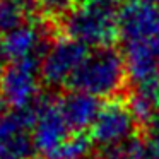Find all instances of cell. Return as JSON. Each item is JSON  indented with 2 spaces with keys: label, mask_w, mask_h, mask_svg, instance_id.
Returning <instances> with one entry per match:
<instances>
[{
  "label": "cell",
  "mask_w": 159,
  "mask_h": 159,
  "mask_svg": "<svg viewBox=\"0 0 159 159\" xmlns=\"http://www.w3.org/2000/svg\"><path fill=\"white\" fill-rule=\"evenodd\" d=\"M34 108L36 121L33 127V140L38 154L48 159L74 132L60 111L58 99L41 94L34 101Z\"/></svg>",
  "instance_id": "obj_6"
},
{
  "label": "cell",
  "mask_w": 159,
  "mask_h": 159,
  "mask_svg": "<svg viewBox=\"0 0 159 159\" xmlns=\"http://www.w3.org/2000/svg\"><path fill=\"white\" fill-rule=\"evenodd\" d=\"M127 2H132V4H152V5H159V0H125Z\"/></svg>",
  "instance_id": "obj_17"
},
{
  "label": "cell",
  "mask_w": 159,
  "mask_h": 159,
  "mask_svg": "<svg viewBox=\"0 0 159 159\" xmlns=\"http://www.w3.org/2000/svg\"><path fill=\"white\" fill-rule=\"evenodd\" d=\"M55 41L48 21L33 19L2 39V55L11 62L36 60L41 63L46 50Z\"/></svg>",
  "instance_id": "obj_7"
},
{
  "label": "cell",
  "mask_w": 159,
  "mask_h": 159,
  "mask_svg": "<svg viewBox=\"0 0 159 159\" xmlns=\"http://www.w3.org/2000/svg\"><path fill=\"white\" fill-rule=\"evenodd\" d=\"M128 86L123 53L116 46L91 50L69 82V89L82 91L99 99L106 98L110 101L127 93Z\"/></svg>",
  "instance_id": "obj_2"
},
{
  "label": "cell",
  "mask_w": 159,
  "mask_h": 159,
  "mask_svg": "<svg viewBox=\"0 0 159 159\" xmlns=\"http://www.w3.org/2000/svg\"><path fill=\"white\" fill-rule=\"evenodd\" d=\"M36 121L34 103L16 108L0 118V159H36L33 127Z\"/></svg>",
  "instance_id": "obj_4"
},
{
  "label": "cell",
  "mask_w": 159,
  "mask_h": 159,
  "mask_svg": "<svg viewBox=\"0 0 159 159\" xmlns=\"http://www.w3.org/2000/svg\"><path fill=\"white\" fill-rule=\"evenodd\" d=\"M121 0H86L62 16L58 28L63 36L87 48H106L120 41Z\"/></svg>",
  "instance_id": "obj_1"
},
{
  "label": "cell",
  "mask_w": 159,
  "mask_h": 159,
  "mask_svg": "<svg viewBox=\"0 0 159 159\" xmlns=\"http://www.w3.org/2000/svg\"><path fill=\"white\" fill-rule=\"evenodd\" d=\"M4 69H5V67L2 65V62H0V80H2V74H4Z\"/></svg>",
  "instance_id": "obj_19"
},
{
  "label": "cell",
  "mask_w": 159,
  "mask_h": 159,
  "mask_svg": "<svg viewBox=\"0 0 159 159\" xmlns=\"http://www.w3.org/2000/svg\"><path fill=\"white\" fill-rule=\"evenodd\" d=\"M74 2H77V4H79V2H86V0H74Z\"/></svg>",
  "instance_id": "obj_20"
},
{
  "label": "cell",
  "mask_w": 159,
  "mask_h": 159,
  "mask_svg": "<svg viewBox=\"0 0 159 159\" xmlns=\"http://www.w3.org/2000/svg\"><path fill=\"white\" fill-rule=\"evenodd\" d=\"M58 106L72 132H86L94 125L101 108V99L82 91L69 89L58 98Z\"/></svg>",
  "instance_id": "obj_11"
},
{
  "label": "cell",
  "mask_w": 159,
  "mask_h": 159,
  "mask_svg": "<svg viewBox=\"0 0 159 159\" xmlns=\"http://www.w3.org/2000/svg\"><path fill=\"white\" fill-rule=\"evenodd\" d=\"M0 55H2V41H0Z\"/></svg>",
  "instance_id": "obj_21"
},
{
  "label": "cell",
  "mask_w": 159,
  "mask_h": 159,
  "mask_svg": "<svg viewBox=\"0 0 159 159\" xmlns=\"http://www.w3.org/2000/svg\"><path fill=\"white\" fill-rule=\"evenodd\" d=\"M38 9L36 0H0V34L5 36L28 24Z\"/></svg>",
  "instance_id": "obj_12"
},
{
  "label": "cell",
  "mask_w": 159,
  "mask_h": 159,
  "mask_svg": "<svg viewBox=\"0 0 159 159\" xmlns=\"http://www.w3.org/2000/svg\"><path fill=\"white\" fill-rule=\"evenodd\" d=\"M151 128L154 132H159V106H157V111H156V116H154V120H152V125H151Z\"/></svg>",
  "instance_id": "obj_18"
},
{
  "label": "cell",
  "mask_w": 159,
  "mask_h": 159,
  "mask_svg": "<svg viewBox=\"0 0 159 159\" xmlns=\"http://www.w3.org/2000/svg\"><path fill=\"white\" fill-rule=\"evenodd\" d=\"M89 52L87 46L67 36L55 39L46 50L39 65L41 82L52 89L69 86L70 79L79 70Z\"/></svg>",
  "instance_id": "obj_5"
},
{
  "label": "cell",
  "mask_w": 159,
  "mask_h": 159,
  "mask_svg": "<svg viewBox=\"0 0 159 159\" xmlns=\"http://www.w3.org/2000/svg\"><path fill=\"white\" fill-rule=\"evenodd\" d=\"M9 111H11V106H9V103L5 101V98L0 94V118L4 116V115H7Z\"/></svg>",
  "instance_id": "obj_16"
},
{
  "label": "cell",
  "mask_w": 159,
  "mask_h": 159,
  "mask_svg": "<svg viewBox=\"0 0 159 159\" xmlns=\"http://www.w3.org/2000/svg\"><path fill=\"white\" fill-rule=\"evenodd\" d=\"M39 65L36 60L11 62L4 69L0 80V94L5 98L12 110L31 106L39 94Z\"/></svg>",
  "instance_id": "obj_8"
},
{
  "label": "cell",
  "mask_w": 159,
  "mask_h": 159,
  "mask_svg": "<svg viewBox=\"0 0 159 159\" xmlns=\"http://www.w3.org/2000/svg\"><path fill=\"white\" fill-rule=\"evenodd\" d=\"M142 151L149 159H159V132L142 137Z\"/></svg>",
  "instance_id": "obj_14"
},
{
  "label": "cell",
  "mask_w": 159,
  "mask_h": 159,
  "mask_svg": "<svg viewBox=\"0 0 159 159\" xmlns=\"http://www.w3.org/2000/svg\"><path fill=\"white\" fill-rule=\"evenodd\" d=\"M159 38V5L127 2L120 14L121 45Z\"/></svg>",
  "instance_id": "obj_9"
},
{
  "label": "cell",
  "mask_w": 159,
  "mask_h": 159,
  "mask_svg": "<svg viewBox=\"0 0 159 159\" xmlns=\"http://www.w3.org/2000/svg\"><path fill=\"white\" fill-rule=\"evenodd\" d=\"M121 53H123L125 65H127L128 84H130L128 87L159 82L157 39L121 45Z\"/></svg>",
  "instance_id": "obj_10"
},
{
  "label": "cell",
  "mask_w": 159,
  "mask_h": 159,
  "mask_svg": "<svg viewBox=\"0 0 159 159\" xmlns=\"http://www.w3.org/2000/svg\"><path fill=\"white\" fill-rule=\"evenodd\" d=\"M98 159H128L125 156V152L121 151H108V152H101V156Z\"/></svg>",
  "instance_id": "obj_15"
},
{
  "label": "cell",
  "mask_w": 159,
  "mask_h": 159,
  "mask_svg": "<svg viewBox=\"0 0 159 159\" xmlns=\"http://www.w3.org/2000/svg\"><path fill=\"white\" fill-rule=\"evenodd\" d=\"M139 130H142V127L127 101L111 99L103 104L89 130V137L94 147H99L101 152L120 151L139 137Z\"/></svg>",
  "instance_id": "obj_3"
},
{
  "label": "cell",
  "mask_w": 159,
  "mask_h": 159,
  "mask_svg": "<svg viewBox=\"0 0 159 159\" xmlns=\"http://www.w3.org/2000/svg\"><path fill=\"white\" fill-rule=\"evenodd\" d=\"M93 140L84 132H74L48 159H87L93 152Z\"/></svg>",
  "instance_id": "obj_13"
}]
</instances>
